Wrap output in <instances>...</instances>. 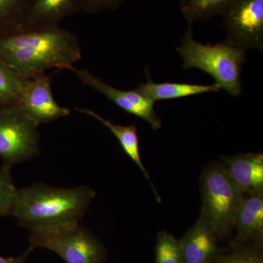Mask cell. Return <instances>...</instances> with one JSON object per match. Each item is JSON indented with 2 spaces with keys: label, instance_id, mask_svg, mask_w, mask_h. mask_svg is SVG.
<instances>
[{
  "label": "cell",
  "instance_id": "cell-8",
  "mask_svg": "<svg viewBox=\"0 0 263 263\" xmlns=\"http://www.w3.org/2000/svg\"><path fill=\"white\" fill-rule=\"evenodd\" d=\"M52 77L40 74L27 79L18 107L38 125L68 117L69 108L57 103L51 89Z\"/></svg>",
  "mask_w": 263,
  "mask_h": 263
},
{
  "label": "cell",
  "instance_id": "cell-14",
  "mask_svg": "<svg viewBox=\"0 0 263 263\" xmlns=\"http://www.w3.org/2000/svg\"><path fill=\"white\" fill-rule=\"evenodd\" d=\"M147 81L140 84L134 89L138 94L151 101L176 100L209 92H219L220 88L214 83L212 85L186 84V83L154 82L146 70Z\"/></svg>",
  "mask_w": 263,
  "mask_h": 263
},
{
  "label": "cell",
  "instance_id": "cell-13",
  "mask_svg": "<svg viewBox=\"0 0 263 263\" xmlns=\"http://www.w3.org/2000/svg\"><path fill=\"white\" fill-rule=\"evenodd\" d=\"M237 240L260 241L263 237L262 194L243 195L234 221Z\"/></svg>",
  "mask_w": 263,
  "mask_h": 263
},
{
  "label": "cell",
  "instance_id": "cell-10",
  "mask_svg": "<svg viewBox=\"0 0 263 263\" xmlns=\"http://www.w3.org/2000/svg\"><path fill=\"white\" fill-rule=\"evenodd\" d=\"M215 233L203 214L180 240L183 263H212L219 252Z\"/></svg>",
  "mask_w": 263,
  "mask_h": 263
},
{
  "label": "cell",
  "instance_id": "cell-23",
  "mask_svg": "<svg viewBox=\"0 0 263 263\" xmlns=\"http://www.w3.org/2000/svg\"><path fill=\"white\" fill-rule=\"evenodd\" d=\"M34 250V249L29 246V248L18 257H5L0 256V263H26L29 256Z\"/></svg>",
  "mask_w": 263,
  "mask_h": 263
},
{
  "label": "cell",
  "instance_id": "cell-7",
  "mask_svg": "<svg viewBox=\"0 0 263 263\" xmlns=\"http://www.w3.org/2000/svg\"><path fill=\"white\" fill-rule=\"evenodd\" d=\"M220 15L226 42L245 51H263V0H232Z\"/></svg>",
  "mask_w": 263,
  "mask_h": 263
},
{
  "label": "cell",
  "instance_id": "cell-2",
  "mask_svg": "<svg viewBox=\"0 0 263 263\" xmlns=\"http://www.w3.org/2000/svg\"><path fill=\"white\" fill-rule=\"evenodd\" d=\"M95 196L84 185L60 188L34 183L18 190L10 216L30 233L77 224Z\"/></svg>",
  "mask_w": 263,
  "mask_h": 263
},
{
  "label": "cell",
  "instance_id": "cell-1",
  "mask_svg": "<svg viewBox=\"0 0 263 263\" xmlns=\"http://www.w3.org/2000/svg\"><path fill=\"white\" fill-rule=\"evenodd\" d=\"M82 59L80 41L59 27L24 30L0 38V62L31 79L48 69L73 71Z\"/></svg>",
  "mask_w": 263,
  "mask_h": 263
},
{
  "label": "cell",
  "instance_id": "cell-24",
  "mask_svg": "<svg viewBox=\"0 0 263 263\" xmlns=\"http://www.w3.org/2000/svg\"><path fill=\"white\" fill-rule=\"evenodd\" d=\"M180 1V4H181V8H183V6H184L185 4L186 3V1L187 0H179Z\"/></svg>",
  "mask_w": 263,
  "mask_h": 263
},
{
  "label": "cell",
  "instance_id": "cell-21",
  "mask_svg": "<svg viewBox=\"0 0 263 263\" xmlns=\"http://www.w3.org/2000/svg\"><path fill=\"white\" fill-rule=\"evenodd\" d=\"M212 263H263L260 252L253 249H235L226 255L216 256Z\"/></svg>",
  "mask_w": 263,
  "mask_h": 263
},
{
  "label": "cell",
  "instance_id": "cell-15",
  "mask_svg": "<svg viewBox=\"0 0 263 263\" xmlns=\"http://www.w3.org/2000/svg\"><path fill=\"white\" fill-rule=\"evenodd\" d=\"M76 109L81 114H86V115L97 119L113 133L114 136L117 138L118 141L120 143L123 151L138 165L146 179L148 180L154 193H155L157 201L161 202L160 197L159 196L155 186L151 181L149 174L142 162L141 155H140L139 138H138L136 126L135 124L127 126L119 125V124H114L108 119L101 117L94 110L86 108H76Z\"/></svg>",
  "mask_w": 263,
  "mask_h": 263
},
{
  "label": "cell",
  "instance_id": "cell-22",
  "mask_svg": "<svg viewBox=\"0 0 263 263\" xmlns=\"http://www.w3.org/2000/svg\"><path fill=\"white\" fill-rule=\"evenodd\" d=\"M126 0H82V11L95 14L103 10H116Z\"/></svg>",
  "mask_w": 263,
  "mask_h": 263
},
{
  "label": "cell",
  "instance_id": "cell-6",
  "mask_svg": "<svg viewBox=\"0 0 263 263\" xmlns=\"http://www.w3.org/2000/svg\"><path fill=\"white\" fill-rule=\"evenodd\" d=\"M36 124L19 107L0 110V160L12 167L41 154Z\"/></svg>",
  "mask_w": 263,
  "mask_h": 263
},
{
  "label": "cell",
  "instance_id": "cell-4",
  "mask_svg": "<svg viewBox=\"0 0 263 263\" xmlns=\"http://www.w3.org/2000/svg\"><path fill=\"white\" fill-rule=\"evenodd\" d=\"M202 214L216 238L229 236L243 194L230 177L222 163L210 164L201 177Z\"/></svg>",
  "mask_w": 263,
  "mask_h": 263
},
{
  "label": "cell",
  "instance_id": "cell-11",
  "mask_svg": "<svg viewBox=\"0 0 263 263\" xmlns=\"http://www.w3.org/2000/svg\"><path fill=\"white\" fill-rule=\"evenodd\" d=\"M230 177L243 195L263 193V155L247 153L222 157Z\"/></svg>",
  "mask_w": 263,
  "mask_h": 263
},
{
  "label": "cell",
  "instance_id": "cell-12",
  "mask_svg": "<svg viewBox=\"0 0 263 263\" xmlns=\"http://www.w3.org/2000/svg\"><path fill=\"white\" fill-rule=\"evenodd\" d=\"M82 11V0H32L24 31L59 27L62 20Z\"/></svg>",
  "mask_w": 263,
  "mask_h": 263
},
{
  "label": "cell",
  "instance_id": "cell-19",
  "mask_svg": "<svg viewBox=\"0 0 263 263\" xmlns=\"http://www.w3.org/2000/svg\"><path fill=\"white\" fill-rule=\"evenodd\" d=\"M156 263H183L180 241L167 232L157 235Z\"/></svg>",
  "mask_w": 263,
  "mask_h": 263
},
{
  "label": "cell",
  "instance_id": "cell-18",
  "mask_svg": "<svg viewBox=\"0 0 263 263\" xmlns=\"http://www.w3.org/2000/svg\"><path fill=\"white\" fill-rule=\"evenodd\" d=\"M232 0H187L181 8L189 24L220 15Z\"/></svg>",
  "mask_w": 263,
  "mask_h": 263
},
{
  "label": "cell",
  "instance_id": "cell-5",
  "mask_svg": "<svg viewBox=\"0 0 263 263\" xmlns=\"http://www.w3.org/2000/svg\"><path fill=\"white\" fill-rule=\"evenodd\" d=\"M29 243L55 252L66 263H104L106 259L103 243L80 224L31 232Z\"/></svg>",
  "mask_w": 263,
  "mask_h": 263
},
{
  "label": "cell",
  "instance_id": "cell-20",
  "mask_svg": "<svg viewBox=\"0 0 263 263\" xmlns=\"http://www.w3.org/2000/svg\"><path fill=\"white\" fill-rule=\"evenodd\" d=\"M10 169L6 164L0 166V218L10 216L18 191Z\"/></svg>",
  "mask_w": 263,
  "mask_h": 263
},
{
  "label": "cell",
  "instance_id": "cell-16",
  "mask_svg": "<svg viewBox=\"0 0 263 263\" xmlns=\"http://www.w3.org/2000/svg\"><path fill=\"white\" fill-rule=\"evenodd\" d=\"M32 0H0V38L24 31Z\"/></svg>",
  "mask_w": 263,
  "mask_h": 263
},
{
  "label": "cell",
  "instance_id": "cell-9",
  "mask_svg": "<svg viewBox=\"0 0 263 263\" xmlns=\"http://www.w3.org/2000/svg\"><path fill=\"white\" fill-rule=\"evenodd\" d=\"M73 72L83 84L101 93L124 111L141 118L155 130L162 127V122L156 113L154 102L143 98L134 90L123 91L116 89L86 69L75 68Z\"/></svg>",
  "mask_w": 263,
  "mask_h": 263
},
{
  "label": "cell",
  "instance_id": "cell-3",
  "mask_svg": "<svg viewBox=\"0 0 263 263\" xmlns=\"http://www.w3.org/2000/svg\"><path fill=\"white\" fill-rule=\"evenodd\" d=\"M176 51L182 59L184 70L199 69L212 76L220 89L231 96L241 94V72L247 62L245 50L224 41L214 45L197 42L190 24Z\"/></svg>",
  "mask_w": 263,
  "mask_h": 263
},
{
  "label": "cell",
  "instance_id": "cell-17",
  "mask_svg": "<svg viewBox=\"0 0 263 263\" xmlns=\"http://www.w3.org/2000/svg\"><path fill=\"white\" fill-rule=\"evenodd\" d=\"M27 79L0 62V110L18 107Z\"/></svg>",
  "mask_w": 263,
  "mask_h": 263
}]
</instances>
